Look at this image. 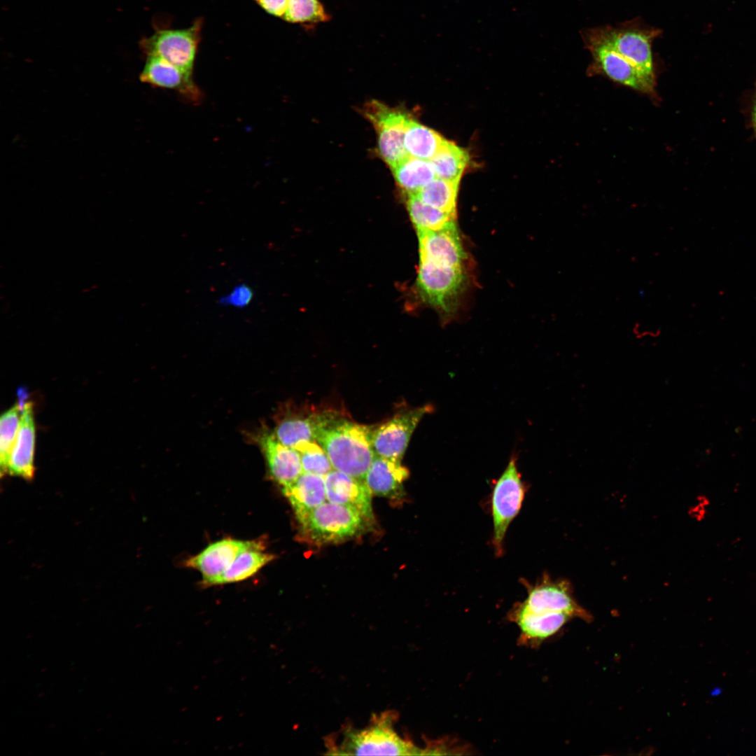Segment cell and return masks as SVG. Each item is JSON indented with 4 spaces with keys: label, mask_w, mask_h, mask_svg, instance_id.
Wrapping results in <instances>:
<instances>
[{
    "label": "cell",
    "mask_w": 756,
    "mask_h": 756,
    "mask_svg": "<svg viewBox=\"0 0 756 756\" xmlns=\"http://www.w3.org/2000/svg\"><path fill=\"white\" fill-rule=\"evenodd\" d=\"M514 608L535 615L562 612L585 621L592 620V615L573 598L569 582L553 581L549 577L528 587L526 600Z\"/></svg>",
    "instance_id": "obj_8"
},
{
    "label": "cell",
    "mask_w": 756,
    "mask_h": 756,
    "mask_svg": "<svg viewBox=\"0 0 756 756\" xmlns=\"http://www.w3.org/2000/svg\"><path fill=\"white\" fill-rule=\"evenodd\" d=\"M429 161L437 178L460 181L469 162V155L463 148L444 139L438 151Z\"/></svg>",
    "instance_id": "obj_24"
},
{
    "label": "cell",
    "mask_w": 756,
    "mask_h": 756,
    "mask_svg": "<svg viewBox=\"0 0 756 756\" xmlns=\"http://www.w3.org/2000/svg\"><path fill=\"white\" fill-rule=\"evenodd\" d=\"M408 477L400 461L375 455L363 481L372 495L398 502L403 498V482Z\"/></svg>",
    "instance_id": "obj_17"
},
{
    "label": "cell",
    "mask_w": 756,
    "mask_h": 756,
    "mask_svg": "<svg viewBox=\"0 0 756 756\" xmlns=\"http://www.w3.org/2000/svg\"><path fill=\"white\" fill-rule=\"evenodd\" d=\"M572 618L562 612L535 615L514 608L510 612V619L520 629L519 643L530 646H538L558 632Z\"/></svg>",
    "instance_id": "obj_20"
},
{
    "label": "cell",
    "mask_w": 756,
    "mask_h": 756,
    "mask_svg": "<svg viewBox=\"0 0 756 756\" xmlns=\"http://www.w3.org/2000/svg\"><path fill=\"white\" fill-rule=\"evenodd\" d=\"M373 429L337 413L320 429L316 442L326 451L333 469L363 480L375 456Z\"/></svg>",
    "instance_id": "obj_1"
},
{
    "label": "cell",
    "mask_w": 756,
    "mask_h": 756,
    "mask_svg": "<svg viewBox=\"0 0 756 756\" xmlns=\"http://www.w3.org/2000/svg\"><path fill=\"white\" fill-rule=\"evenodd\" d=\"M140 80L157 87L175 90L192 101H197L201 97L192 78L188 76L178 67L158 56H147L146 64L140 75Z\"/></svg>",
    "instance_id": "obj_18"
},
{
    "label": "cell",
    "mask_w": 756,
    "mask_h": 756,
    "mask_svg": "<svg viewBox=\"0 0 756 756\" xmlns=\"http://www.w3.org/2000/svg\"><path fill=\"white\" fill-rule=\"evenodd\" d=\"M258 547H262L258 542L223 539L211 544L189 559L186 565L201 573L203 582L214 584L241 552Z\"/></svg>",
    "instance_id": "obj_12"
},
{
    "label": "cell",
    "mask_w": 756,
    "mask_h": 756,
    "mask_svg": "<svg viewBox=\"0 0 756 756\" xmlns=\"http://www.w3.org/2000/svg\"><path fill=\"white\" fill-rule=\"evenodd\" d=\"M253 296V290L249 286L245 284H240L235 286L228 295L222 298L220 302L223 304L242 308L247 306L251 302Z\"/></svg>",
    "instance_id": "obj_31"
},
{
    "label": "cell",
    "mask_w": 756,
    "mask_h": 756,
    "mask_svg": "<svg viewBox=\"0 0 756 756\" xmlns=\"http://www.w3.org/2000/svg\"><path fill=\"white\" fill-rule=\"evenodd\" d=\"M24 405L18 402L2 414L0 418V467L1 475L7 474V465L15 442Z\"/></svg>",
    "instance_id": "obj_28"
},
{
    "label": "cell",
    "mask_w": 756,
    "mask_h": 756,
    "mask_svg": "<svg viewBox=\"0 0 756 756\" xmlns=\"http://www.w3.org/2000/svg\"><path fill=\"white\" fill-rule=\"evenodd\" d=\"M396 716L391 711L375 715L360 729L347 728L337 742L329 740L330 755H424V749L400 737L393 724Z\"/></svg>",
    "instance_id": "obj_2"
},
{
    "label": "cell",
    "mask_w": 756,
    "mask_h": 756,
    "mask_svg": "<svg viewBox=\"0 0 756 756\" xmlns=\"http://www.w3.org/2000/svg\"><path fill=\"white\" fill-rule=\"evenodd\" d=\"M752 121L754 127V130L756 135V90L753 98L752 106Z\"/></svg>",
    "instance_id": "obj_33"
},
{
    "label": "cell",
    "mask_w": 756,
    "mask_h": 756,
    "mask_svg": "<svg viewBox=\"0 0 756 756\" xmlns=\"http://www.w3.org/2000/svg\"><path fill=\"white\" fill-rule=\"evenodd\" d=\"M336 414L335 411L326 410L286 418L277 424L273 434L282 444L297 450L306 443L316 442L320 429Z\"/></svg>",
    "instance_id": "obj_19"
},
{
    "label": "cell",
    "mask_w": 756,
    "mask_h": 756,
    "mask_svg": "<svg viewBox=\"0 0 756 756\" xmlns=\"http://www.w3.org/2000/svg\"><path fill=\"white\" fill-rule=\"evenodd\" d=\"M297 451L300 456L303 472L325 477L333 470L326 451L317 442L306 443Z\"/></svg>",
    "instance_id": "obj_30"
},
{
    "label": "cell",
    "mask_w": 756,
    "mask_h": 756,
    "mask_svg": "<svg viewBox=\"0 0 756 756\" xmlns=\"http://www.w3.org/2000/svg\"><path fill=\"white\" fill-rule=\"evenodd\" d=\"M283 19L291 23L313 24L328 22L331 16L319 0H288Z\"/></svg>",
    "instance_id": "obj_29"
},
{
    "label": "cell",
    "mask_w": 756,
    "mask_h": 756,
    "mask_svg": "<svg viewBox=\"0 0 756 756\" xmlns=\"http://www.w3.org/2000/svg\"><path fill=\"white\" fill-rule=\"evenodd\" d=\"M36 429L33 404L24 402L19 428L7 465V473L32 480L34 476Z\"/></svg>",
    "instance_id": "obj_15"
},
{
    "label": "cell",
    "mask_w": 756,
    "mask_h": 756,
    "mask_svg": "<svg viewBox=\"0 0 756 756\" xmlns=\"http://www.w3.org/2000/svg\"><path fill=\"white\" fill-rule=\"evenodd\" d=\"M524 493L517 460L512 457L496 482L492 495L493 545L498 556L503 554L507 529L520 510Z\"/></svg>",
    "instance_id": "obj_6"
},
{
    "label": "cell",
    "mask_w": 756,
    "mask_h": 756,
    "mask_svg": "<svg viewBox=\"0 0 756 756\" xmlns=\"http://www.w3.org/2000/svg\"><path fill=\"white\" fill-rule=\"evenodd\" d=\"M274 479L286 487L303 472L299 452L279 442L273 433L263 430L256 436Z\"/></svg>",
    "instance_id": "obj_16"
},
{
    "label": "cell",
    "mask_w": 756,
    "mask_h": 756,
    "mask_svg": "<svg viewBox=\"0 0 756 756\" xmlns=\"http://www.w3.org/2000/svg\"><path fill=\"white\" fill-rule=\"evenodd\" d=\"M268 13L283 18L288 0H255Z\"/></svg>",
    "instance_id": "obj_32"
},
{
    "label": "cell",
    "mask_w": 756,
    "mask_h": 756,
    "mask_svg": "<svg viewBox=\"0 0 756 756\" xmlns=\"http://www.w3.org/2000/svg\"><path fill=\"white\" fill-rule=\"evenodd\" d=\"M363 112L377 133L382 158L393 168L409 156L404 145V136L410 118L403 111L377 101L368 102Z\"/></svg>",
    "instance_id": "obj_7"
},
{
    "label": "cell",
    "mask_w": 756,
    "mask_h": 756,
    "mask_svg": "<svg viewBox=\"0 0 756 756\" xmlns=\"http://www.w3.org/2000/svg\"><path fill=\"white\" fill-rule=\"evenodd\" d=\"M407 195V207L417 232L438 230L455 220V215L424 203L415 193Z\"/></svg>",
    "instance_id": "obj_27"
},
{
    "label": "cell",
    "mask_w": 756,
    "mask_h": 756,
    "mask_svg": "<svg viewBox=\"0 0 756 756\" xmlns=\"http://www.w3.org/2000/svg\"><path fill=\"white\" fill-rule=\"evenodd\" d=\"M444 139L434 130L410 118L404 136V145L409 156L430 160L438 151Z\"/></svg>",
    "instance_id": "obj_23"
},
{
    "label": "cell",
    "mask_w": 756,
    "mask_h": 756,
    "mask_svg": "<svg viewBox=\"0 0 756 756\" xmlns=\"http://www.w3.org/2000/svg\"><path fill=\"white\" fill-rule=\"evenodd\" d=\"M391 169L396 183L406 194L416 193L436 178L429 160L410 156Z\"/></svg>",
    "instance_id": "obj_22"
},
{
    "label": "cell",
    "mask_w": 756,
    "mask_h": 756,
    "mask_svg": "<svg viewBox=\"0 0 756 756\" xmlns=\"http://www.w3.org/2000/svg\"><path fill=\"white\" fill-rule=\"evenodd\" d=\"M463 267L420 260L416 287L421 299L444 316L453 314L463 290Z\"/></svg>",
    "instance_id": "obj_4"
},
{
    "label": "cell",
    "mask_w": 756,
    "mask_h": 756,
    "mask_svg": "<svg viewBox=\"0 0 756 756\" xmlns=\"http://www.w3.org/2000/svg\"><path fill=\"white\" fill-rule=\"evenodd\" d=\"M587 45L595 64L608 77L637 91L654 94V80L591 32L587 34Z\"/></svg>",
    "instance_id": "obj_11"
},
{
    "label": "cell",
    "mask_w": 756,
    "mask_h": 756,
    "mask_svg": "<svg viewBox=\"0 0 756 756\" xmlns=\"http://www.w3.org/2000/svg\"><path fill=\"white\" fill-rule=\"evenodd\" d=\"M262 550V547H258L241 552L214 584L239 582L254 575L274 558V555L265 553Z\"/></svg>",
    "instance_id": "obj_25"
},
{
    "label": "cell",
    "mask_w": 756,
    "mask_h": 756,
    "mask_svg": "<svg viewBox=\"0 0 756 756\" xmlns=\"http://www.w3.org/2000/svg\"><path fill=\"white\" fill-rule=\"evenodd\" d=\"M433 407L430 405L402 411L373 429L372 447L375 455L400 461L419 421Z\"/></svg>",
    "instance_id": "obj_9"
},
{
    "label": "cell",
    "mask_w": 756,
    "mask_h": 756,
    "mask_svg": "<svg viewBox=\"0 0 756 756\" xmlns=\"http://www.w3.org/2000/svg\"><path fill=\"white\" fill-rule=\"evenodd\" d=\"M202 25V19L198 18L186 29L159 30L151 36L142 39L140 47L147 56L160 57L192 78Z\"/></svg>",
    "instance_id": "obj_5"
},
{
    "label": "cell",
    "mask_w": 756,
    "mask_h": 756,
    "mask_svg": "<svg viewBox=\"0 0 756 756\" xmlns=\"http://www.w3.org/2000/svg\"><path fill=\"white\" fill-rule=\"evenodd\" d=\"M372 522L351 507L326 501L298 522L299 537L318 547L340 543L360 536Z\"/></svg>",
    "instance_id": "obj_3"
},
{
    "label": "cell",
    "mask_w": 756,
    "mask_h": 756,
    "mask_svg": "<svg viewBox=\"0 0 756 756\" xmlns=\"http://www.w3.org/2000/svg\"><path fill=\"white\" fill-rule=\"evenodd\" d=\"M298 522L327 500L325 477L302 472L291 484L283 488Z\"/></svg>",
    "instance_id": "obj_21"
},
{
    "label": "cell",
    "mask_w": 756,
    "mask_h": 756,
    "mask_svg": "<svg viewBox=\"0 0 756 756\" xmlns=\"http://www.w3.org/2000/svg\"><path fill=\"white\" fill-rule=\"evenodd\" d=\"M420 260L463 267L465 259L455 220L442 227L417 232Z\"/></svg>",
    "instance_id": "obj_13"
},
{
    "label": "cell",
    "mask_w": 756,
    "mask_h": 756,
    "mask_svg": "<svg viewBox=\"0 0 756 756\" xmlns=\"http://www.w3.org/2000/svg\"><path fill=\"white\" fill-rule=\"evenodd\" d=\"M591 33L655 81L651 41L657 32L637 28H604Z\"/></svg>",
    "instance_id": "obj_10"
},
{
    "label": "cell",
    "mask_w": 756,
    "mask_h": 756,
    "mask_svg": "<svg viewBox=\"0 0 756 756\" xmlns=\"http://www.w3.org/2000/svg\"><path fill=\"white\" fill-rule=\"evenodd\" d=\"M459 182L435 178L415 194L424 203L456 215Z\"/></svg>",
    "instance_id": "obj_26"
},
{
    "label": "cell",
    "mask_w": 756,
    "mask_h": 756,
    "mask_svg": "<svg viewBox=\"0 0 756 756\" xmlns=\"http://www.w3.org/2000/svg\"><path fill=\"white\" fill-rule=\"evenodd\" d=\"M327 500L351 507L373 522L370 490L363 480L332 470L325 476Z\"/></svg>",
    "instance_id": "obj_14"
}]
</instances>
